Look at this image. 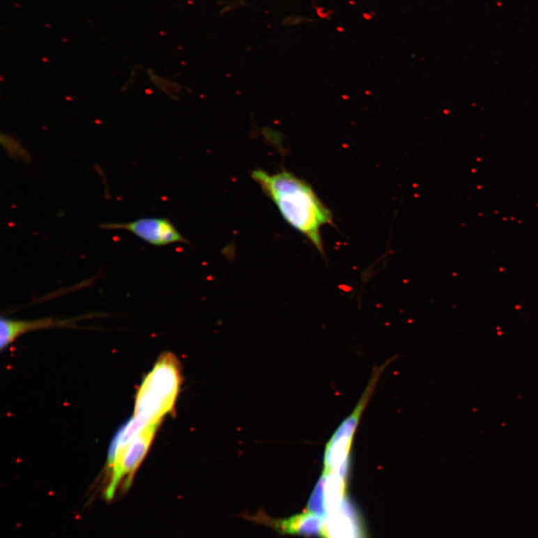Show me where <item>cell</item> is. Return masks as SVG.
<instances>
[{
    "label": "cell",
    "instance_id": "cell-1",
    "mask_svg": "<svg viewBox=\"0 0 538 538\" xmlns=\"http://www.w3.org/2000/svg\"><path fill=\"white\" fill-rule=\"evenodd\" d=\"M252 178L276 205L284 220L325 255L321 229L334 224L333 215L312 186L288 171L269 174L255 170Z\"/></svg>",
    "mask_w": 538,
    "mask_h": 538
},
{
    "label": "cell",
    "instance_id": "cell-2",
    "mask_svg": "<svg viewBox=\"0 0 538 538\" xmlns=\"http://www.w3.org/2000/svg\"><path fill=\"white\" fill-rule=\"evenodd\" d=\"M181 384L180 361L171 353L161 355L137 393L134 415L147 424H160L174 409Z\"/></svg>",
    "mask_w": 538,
    "mask_h": 538
},
{
    "label": "cell",
    "instance_id": "cell-3",
    "mask_svg": "<svg viewBox=\"0 0 538 538\" xmlns=\"http://www.w3.org/2000/svg\"><path fill=\"white\" fill-rule=\"evenodd\" d=\"M379 377L372 375L364 394L351 415L342 423L327 444L323 473H335L346 478L349 453L362 413L374 393Z\"/></svg>",
    "mask_w": 538,
    "mask_h": 538
},
{
    "label": "cell",
    "instance_id": "cell-4",
    "mask_svg": "<svg viewBox=\"0 0 538 538\" xmlns=\"http://www.w3.org/2000/svg\"><path fill=\"white\" fill-rule=\"evenodd\" d=\"M159 426L160 424H153L139 433L124 450L119 461L109 470V480L105 491L107 500L115 496L120 485L123 490L130 487L134 475L146 456Z\"/></svg>",
    "mask_w": 538,
    "mask_h": 538
},
{
    "label": "cell",
    "instance_id": "cell-5",
    "mask_svg": "<svg viewBox=\"0 0 538 538\" xmlns=\"http://www.w3.org/2000/svg\"><path fill=\"white\" fill-rule=\"evenodd\" d=\"M100 229L126 231L154 246L189 243L173 223L164 218H141L126 223H105L100 225Z\"/></svg>",
    "mask_w": 538,
    "mask_h": 538
},
{
    "label": "cell",
    "instance_id": "cell-6",
    "mask_svg": "<svg viewBox=\"0 0 538 538\" xmlns=\"http://www.w3.org/2000/svg\"><path fill=\"white\" fill-rule=\"evenodd\" d=\"M322 537L367 538L359 512L347 496L327 512Z\"/></svg>",
    "mask_w": 538,
    "mask_h": 538
},
{
    "label": "cell",
    "instance_id": "cell-7",
    "mask_svg": "<svg viewBox=\"0 0 538 538\" xmlns=\"http://www.w3.org/2000/svg\"><path fill=\"white\" fill-rule=\"evenodd\" d=\"M251 520L260 523L282 535H300L306 537H322L325 519L312 512L296 514L286 519H272L266 514L259 513Z\"/></svg>",
    "mask_w": 538,
    "mask_h": 538
},
{
    "label": "cell",
    "instance_id": "cell-8",
    "mask_svg": "<svg viewBox=\"0 0 538 538\" xmlns=\"http://www.w3.org/2000/svg\"><path fill=\"white\" fill-rule=\"evenodd\" d=\"M79 319L81 318H43L36 320H22L2 316L0 320V348L3 351L20 336L34 330L76 327L77 321Z\"/></svg>",
    "mask_w": 538,
    "mask_h": 538
}]
</instances>
